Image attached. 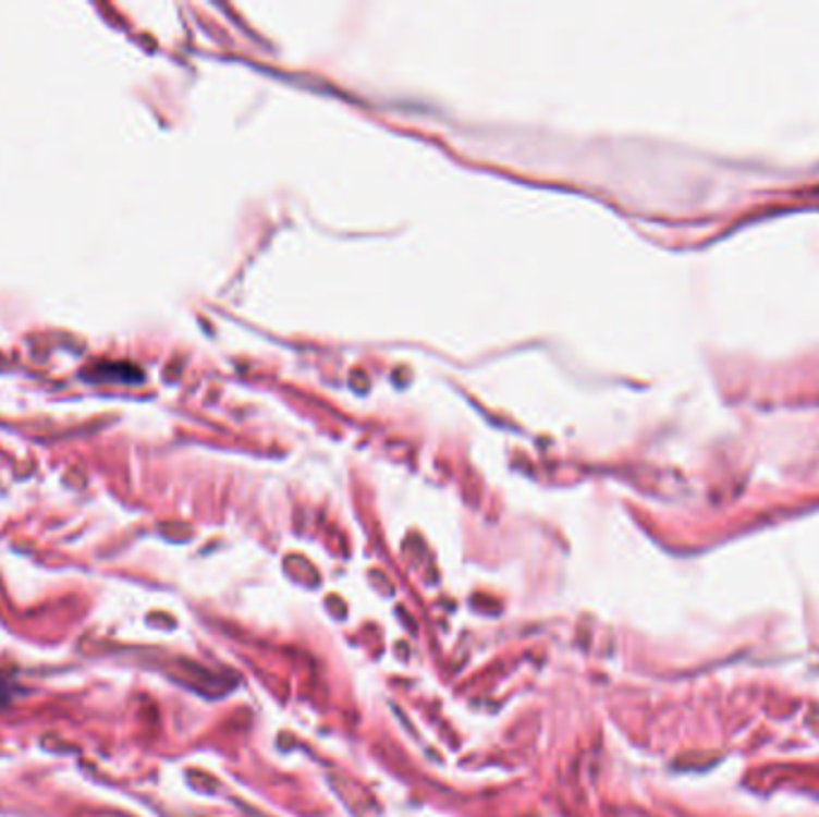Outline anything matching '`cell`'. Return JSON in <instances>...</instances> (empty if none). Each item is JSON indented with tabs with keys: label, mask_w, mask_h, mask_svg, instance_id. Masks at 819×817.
<instances>
[{
	"label": "cell",
	"mask_w": 819,
	"mask_h": 817,
	"mask_svg": "<svg viewBox=\"0 0 819 817\" xmlns=\"http://www.w3.org/2000/svg\"><path fill=\"white\" fill-rule=\"evenodd\" d=\"M94 371H96L94 377L99 379V381H108V379H120V381H132V379H135V381H139L142 379V371H137L135 367H127V365H115V367L99 365Z\"/></svg>",
	"instance_id": "obj_1"
}]
</instances>
